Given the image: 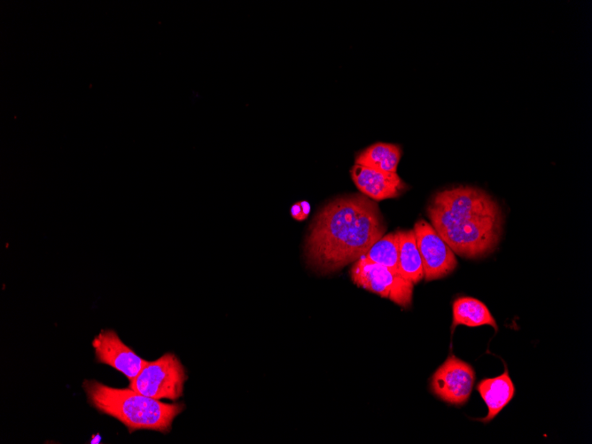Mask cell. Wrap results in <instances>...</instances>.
<instances>
[{
    "instance_id": "5bb4252c",
    "label": "cell",
    "mask_w": 592,
    "mask_h": 444,
    "mask_svg": "<svg viewBox=\"0 0 592 444\" xmlns=\"http://www.w3.org/2000/svg\"><path fill=\"white\" fill-rule=\"evenodd\" d=\"M399 238L397 231L376 241L360 259L398 270Z\"/></svg>"
},
{
    "instance_id": "8fae6325",
    "label": "cell",
    "mask_w": 592,
    "mask_h": 444,
    "mask_svg": "<svg viewBox=\"0 0 592 444\" xmlns=\"http://www.w3.org/2000/svg\"><path fill=\"white\" fill-rule=\"evenodd\" d=\"M458 325H489L495 331L498 330L496 321L488 308L479 300L466 296L457 298L453 302L451 331Z\"/></svg>"
},
{
    "instance_id": "9a60e30c",
    "label": "cell",
    "mask_w": 592,
    "mask_h": 444,
    "mask_svg": "<svg viewBox=\"0 0 592 444\" xmlns=\"http://www.w3.org/2000/svg\"><path fill=\"white\" fill-rule=\"evenodd\" d=\"M310 213V204L306 200L294 203L291 207V214L297 221L307 219Z\"/></svg>"
},
{
    "instance_id": "7c38bea8",
    "label": "cell",
    "mask_w": 592,
    "mask_h": 444,
    "mask_svg": "<svg viewBox=\"0 0 592 444\" xmlns=\"http://www.w3.org/2000/svg\"><path fill=\"white\" fill-rule=\"evenodd\" d=\"M399 238L398 271L414 284L424 278L423 262L413 229L397 230Z\"/></svg>"
},
{
    "instance_id": "277c9868",
    "label": "cell",
    "mask_w": 592,
    "mask_h": 444,
    "mask_svg": "<svg viewBox=\"0 0 592 444\" xmlns=\"http://www.w3.org/2000/svg\"><path fill=\"white\" fill-rule=\"evenodd\" d=\"M187 379L185 369L173 353H167L152 362H147L129 388L145 396L157 400L176 401L183 393Z\"/></svg>"
},
{
    "instance_id": "4fadbf2b",
    "label": "cell",
    "mask_w": 592,
    "mask_h": 444,
    "mask_svg": "<svg viewBox=\"0 0 592 444\" xmlns=\"http://www.w3.org/2000/svg\"><path fill=\"white\" fill-rule=\"evenodd\" d=\"M401 152L399 144L378 142L358 152L354 164L379 171L396 173Z\"/></svg>"
},
{
    "instance_id": "6da1fadb",
    "label": "cell",
    "mask_w": 592,
    "mask_h": 444,
    "mask_svg": "<svg viewBox=\"0 0 592 444\" xmlns=\"http://www.w3.org/2000/svg\"><path fill=\"white\" fill-rule=\"evenodd\" d=\"M386 230L376 201L362 193L336 197L315 214L308 227L306 262L317 274L336 272L364 255Z\"/></svg>"
},
{
    "instance_id": "9c48e42d",
    "label": "cell",
    "mask_w": 592,
    "mask_h": 444,
    "mask_svg": "<svg viewBox=\"0 0 592 444\" xmlns=\"http://www.w3.org/2000/svg\"><path fill=\"white\" fill-rule=\"evenodd\" d=\"M351 177L360 192L374 201L399 197L407 189L397 175L354 164Z\"/></svg>"
},
{
    "instance_id": "8992f818",
    "label": "cell",
    "mask_w": 592,
    "mask_h": 444,
    "mask_svg": "<svg viewBox=\"0 0 592 444\" xmlns=\"http://www.w3.org/2000/svg\"><path fill=\"white\" fill-rule=\"evenodd\" d=\"M474 381L471 365L450 354L432 374L430 387L443 401L460 406L469 400Z\"/></svg>"
},
{
    "instance_id": "3957f363",
    "label": "cell",
    "mask_w": 592,
    "mask_h": 444,
    "mask_svg": "<svg viewBox=\"0 0 592 444\" xmlns=\"http://www.w3.org/2000/svg\"><path fill=\"white\" fill-rule=\"evenodd\" d=\"M82 386L92 407L119 420L129 432L151 430L167 433L175 418L184 409L182 402H162L129 387L114 388L88 379Z\"/></svg>"
},
{
    "instance_id": "30bf717a",
    "label": "cell",
    "mask_w": 592,
    "mask_h": 444,
    "mask_svg": "<svg viewBox=\"0 0 592 444\" xmlns=\"http://www.w3.org/2000/svg\"><path fill=\"white\" fill-rule=\"evenodd\" d=\"M504 371L497 377L484 378L477 385V391L487 407V414L479 418L482 423L492 421L515 394V386L504 365Z\"/></svg>"
},
{
    "instance_id": "52a82bcc",
    "label": "cell",
    "mask_w": 592,
    "mask_h": 444,
    "mask_svg": "<svg viewBox=\"0 0 592 444\" xmlns=\"http://www.w3.org/2000/svg\"><path fill=\"white\" fill-rule=\"evenodd\" d=\"M413 230L422 258L424 279H440L453 272L457 266L455 253L433 227L425 220L420 219L415 223Z\"/></svg>"
},
{
    "instance_id": "7a4b0ae2",
    "label": "cell",
    "mask_w": 592,
    "mask_h": 444,
    "mask_svg": "<svg viewBox=\"0 0 592 444\" xmlns=\"http://www.w3.org/2000/svg\"><path fill=\"white\" fill-rule=\"evenodd\" d=\"M426 213L431 225L452 251L467 259L488 255L498 245L502 214L486 191L458 186L437 192Z\"/></svg>"
},
{
    "instance_id": "ba28073f",
    "label": "cell",
    "mask_w": 592,
    "mask_h": 444,
    "mask_svg": "<svg viewBox=\"0 0 592 444\" xmlns=\"http://www.w3.org/2000/svg\"><path fill=\"white\" fill-rule=\"evenodd\" d=\"M92 347L97 362L112 366L129 380L136 377L147 361L125 345L113 330H103L97 335Z\"/></svg>"
},
{
    "instance_id": "5b68a950",
    "label": "cell",
    "mask_w": 592,
    "mask_h": 444,
    "mask_svg": "<svg viewBox=\"0 0 592 444\" xmlns=\"http://www.w3.org/2000/svg\"><path fill=\"white\" fill-rule=\"evenodd\" d=\"M350 277L356 286L388 299L402 308L411 305L414 284L397 269L359 259L350 269Z\"/></svg>"
}]
</instances>
